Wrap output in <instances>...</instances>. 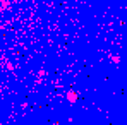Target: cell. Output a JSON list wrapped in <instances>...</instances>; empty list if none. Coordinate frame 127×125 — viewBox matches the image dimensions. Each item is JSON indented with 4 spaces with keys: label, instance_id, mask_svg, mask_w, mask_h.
<instances>
[{
    "label": "cell",
    "instance_id": "obj_1",
    "mask_svg": "<svg viewBox=\"0 0 127 125\" xmlns=\"http://www.w3.org/2000/svg\"><path fill=\"white\" fill-rule=\"evenodd\" d=\"M77 99H79V94H77L76 91H67V93H65V101H67V103L76 104Z\"/></svg>",
    "mask_w": 127,
    "mask_h": 125
},
{
    "label": "cell",
    "instance_id": "obj_4",
    "mask_svg": "<svg viewBox=\"0 0 127 125\" xmlns=\"http://www.w3.org/2000/svg\"><path fill=\"white\" fill-rule=\"evenodd\" d=\"M38 77H46V70H38Z\"/></svg>",
    "mask_w": 127,
    "mask_h": 125
},
{
    "label": "cell",
    "instance_id": "obj_3",
    "mask_svg": "<svg viewBox=\"0 0 127 125\" xmlns=\"http://www.w3.org/2000/svg\"><path fill=\"white\" fill-rule=\"evenodd\" d=\"M9 5H10V4H9V0H4V4L0 5V9H4V10H5V9H9Z\"/></svg>",
    "mask_w": 127,
    "mask_h": 125
},
{
    "label": "cell",
    "instance_id": "obj_2",
    "mask_svg": "<svg viewBox=\"0 0 127 125\" xmlns=\"http://www.w3.org/2000/svg\"><path fill=\"white\" fill-rule=\"evenodd\" d=\"M110 60H112L113 63H119V62H120V57H119V55H110Z\"/></svg>",
    "mask_w": 127,
    "mask_h": 125
}]
</instances>
